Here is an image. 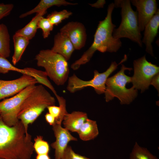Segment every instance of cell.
<instances>
[{
    "mask_svg": "<svg viewBox=\"0 0 159 159\" xmlns=\"http://www.w3.org/2000/svg\"><path fill=\"white\" fill-rule=\"evenodd\" d=\"M32 140L21 121L9 126L0 115V158L31 159L34 150Z\"/></svg>",
    "mask_w": 159,
    "mask_h": 159,
    "instance_id": "obj_1",
    "label": "cell"
},
{
    "mask_svg": "<svg viewBox=\"0 0 159 159\" xmlns=\"http://www.w3.org/2000/svg\"><path fill=\"white\" fill-rule=\"evenodd\" d=\"M114 8L113 3L108 5L106 16L103 20L99 22L92 44L79 59L71 64V68L73 70H77L81 65L88 62L96 51L102 53L115 52L121 47L120 39H115L113 36V31L116 26L112 23V19Z\"/></svg>",
    "mask_w": 159,
    "mask_h": 159,
    "instance_id": "obj_2",
    "label": "cell"
},
{
    "mask_svg": "<svg viewBox=\"0 0 159 159\" xmlns=\"http://www.w3.org/2000/svg\"><path fill=\"white\" fill-rule=\"evenodd\" d=\"M55 102L54 97L44 87L36 85L23 102L17 115L26 132L28 125L32 123L48 107L55 105Z\"/></svg>",
    "mask_w": 159,
    "mask_h": 159,
    "instance_id": "obj_3",
    "label": "cell"
},
{
    "mask_svg": "<svg viewBox=\"0 0 159 159\" xmlns=\"http://www.w3.org/2000/svg\"><path fill=\"white\" fill-rule=\"evenodd\" d=\"M115 7L121 8V22L119 27L114 29L113 36L115 39L126 38L142 47V36L138 24V13L132 9L129 0H116Z\"/></svg>",
    "mask_w": 159,
    "mask_h": 159,
    "instance_id": "obj_4",
    "label": "cell"
},
{
    "mask_svg": "<svg viewBox=\"0 0 159 159\" xmlns=\"http://www.w3.org/2000/svg\"><path fill=\"white\" fill-rule=\"evenodd\" d=\"M35 59L38 67H43L47 77L57 85H64L69 73L67 61L61 55L51 49L40 50Z\"/></svg>",
    "mask_w": 159,
    "mask_h": 159,
    "instance_id": "obj_5",
    "label": "cell"
},
{
    "mask_svg": "<svg viewBox=\"0 0 159 159\" xmlns=\"http://www.w3.org/2000/svg\"><path fill=\"white\" fill-rule=\"evenodd\" d=\"M132 69V68L127 67L122 64L120 70L114 75L107 79L104 92L106 102L116 97L120 100L121 104H129L137 97V89L133 86L129 89L126 87V84L131 82V77L126 75L125 71Z\"/></svg>",
    "mask_w": 159,
    "mask_h": 159,
    "instance_id": "obj_6",
    "label": "cell"
},
{
    "mask_svg": "<svg viewBox=\"0 0 159 159\" xmlns=\"http://www.w3.org/2000/svg\"><path fill=\"white\" fill-rule=\"evenodd\" d=\"M125 61V59H123L118 64L115 61L112 62L107 70L102 73L99 72L97 70H95L93 77L89 80H82L75 74H74L68 78L67 89L70 92L73 93L86 87H91L94 88L97 94L100 95L104 93L107 79L117 69L118 65Z\"/></svg>",
    "mask_w": 159,
    "mask_h": 159,
    "instance_id": "obj_7",
    "label": "cell"
},
{
    "mask_svg": "<svg viewBox=\"0 0 159 159\" xmlns=\"http://www.w3.org/2000/svg\"><path fill=\"white\" fill-rule=\"evenodd\" d=\"M36 86H28L14 96L0 102V115L6 125L11 127L19 121L17 115L21 106Z\"/></svg>",
    "mask_w": 159,
    "mask_h": 159,
    "instance_id": "obj_8",
    "label": "cell"
},
{
    "mask_svg": "<svg viewBox=\"0 0 159 159\" xmlns=\"http://www.w3.org/2000/svg\"><path fill=\"white\" fill-rule=\"evenodd\" d=\"M133 66L134 74L131 82L135 89L143 92L148 88L153 77L159 73V67L148 62L145 56L135 60Z\"/></svg>",
    "mask_w": 159,
    "mask_h": 159,
    "instance_id": "obj_9",
    "label": "cell"
},
{
    "mask_svg": "<svg viewBox=\"0 0 159 159\" xmlns=\"http://www.w3.org/2000/svg\"><path fill=\"white\" fill-rule=\"evenodd\" d=\"M37 83L34 78L26 74H23L19 78L12 80L0 79V101L13 96L26 87Z\"/></svg>",
    "mask_w": 159,
    "mask_h": 159,
    "instance_id": "obj_10",
    "label": "cell"
},
{
    "mask_svg": "<svg viewBox=\"0 0 159 159\" xmlns=\"http://www.w3.org/2000/svg\"><path fill=\"white\" fill-rule=\"evenodd\" d=\"M59 32L69 38L75 49L80 50L85 46L87 34L85 27L82 23L68 22L60 29Z\"/></svg>",
    "mask_w": 159,
    "mask_h": 159,
    "instance_id": "obj_11",
    "label": "cell"
},
{
    "mask_svg": "<svg viewBox=\"0 0 159 159\" xmlns=\"http://www.w3.org/2000/svg\"><path fill=\"white\" fill-rule=\"evenodd\" d=\"M132 4L136 7L138 13V26L140 32L156 13L158 9L155 0H132Z\"/></svg>",
    "mask_w": 159,
    "mask_h": 159,
    "instance_id": "obj_12",
    "label": "cell"
},
{
    "mask_svg": "<svg viewBox=\"0 0 159 159\" xmlns=\"http://www.w3.org/2000/svg\"><path fill=\"white\" fill-rule=\"evenodd\" d=\"M52 126L56 140L51 146L55 150V159H61L68 143L71 141H77V139L69 131L62 127L61 124L54 123Z\"/></svg>",
    "mask_w": 159,
    "mask_h": 159,
    "instance_id": "obj_13",
    "label": "cell"
},
{
    "mask_svg": "<svg viewBox=\"0 0 159 159\" xmlns=\"http://www.w3.org/2000/svg\"><path fill=\"white\" fill-rule=\"evenodd\" d=\"M159 27V11L147 24L144 29L143 38L142 40L146 47L145 51L153 57H154L152 43L158 32Z\"/></svg>",
    "mask_w": 159,
    "mask_h": 159,
    "instance_id": "obj_14",
    "label": "cell"
},
{
    "mask_svg": "<svg viewBox=\"0 0 159 159\" xmlns=\"http://www.w3.org/2000/svg\"><path fill=\"white\" fill-rule=\"evenodd\" d=\"M74 47L69 38L60 32L54 38V45L51 50L62 56L67 61L74 50Z\"/></svg>",
    "mask_w": 159,
    "mask_h": 159,
    "instance_id": "obj_15",
    "label": "cell"
},
{
    "mask_svg": "<svg viewBox=\"0 0 159 159\" xmlns=\"http://www.w3.org/2000/svg\"><path fill=\"white\" fill-rule=\"evenodd\" d=\"M88 118L87 114L79 111L68 113L64 117L63 124L64 127L72 132H77L80 127Z\"/></svg>",
    "mask_w": 159,
    "mask_h": 159,
    "instance_id": "obj_16",
    "label": "cell"
},
{
    "mask_svg": "<svg viewBox=\"0 0 159 159\" xmlns=\"http://www.w3.org/2000/svg\"><path fill=\"white\" fill-rule=\"evenodd\" d=\"M77 133L80 138L83 141H87L94 139L99 134L96 122L88 118Z\"/></svg>",
    "mask_w": 159,
    "mask_h": 159,
    "instance_id": "obj_17",
    "label": "cell"
},
{
    "mask_svg": "<svg viewBox=\"0 0 159 159\" xmlns=\"http://www.w3.org/2000/svg\"><path fill=\"white\" fill-rule=\"evenodd\" d=\"M77 3H72L64 0H41L38 4L32 10L25 13L22 14L19 16V18H22L34 13H38L42 11H47L50 7L57 6L68 5H75Z\"/></svg>",
    "mask_w": 159,
    "mask_h": 159,
    "instance_id": "obj_18",
    "label": "cell"
},
{
    "mask_svg": "<svg viewBox=\"0 0 159 159\" xmlns=\"http://www.w3.org/2000/svg\"><path fill=\"white\" fill-rule=\"evenodd\" d=\"M46 13L47 11H45L37 13L30 22L24 27L17 31L15 34L23 36L29 40L32 39L37 32L39 20Z\"/></svg>",
    "mask_w": 159,
    "mask_h": 159,
    "instance_id": "obj_19",
    "label": "cell"
},
{
    "mask_svg": "<svg viewBox=\"0 0 159 159\" xmlns=\"http://www.w3.org/2000/svg\"><path fill=\"white\" fill-rule=\"evenodd\" d=\"M14 52L12 62L14 66L20 60L29 40L25 37L16 34L13 36Z\"/></svg>",
    "mask_w": 159,
    "mask_h": 159,
    "instance_id": "obj_20",
    "label": "cell"
},
{
    "mask_svg": "<svg viewBox=\"0 0 159 159\" xmlns=\"http://www.w3.org/2000/svg\"><path fill=\"white\" fill-rule=\"evenodd\" d=\"M10 37L8 29L3 24H0V57L5 58L10 55Z\"/></svg>",
    "mask_w": 159,
    "mask_h": 159,
    "instance_id": "obj_21",
    "label": "cell"
},
{
    "mask_svg": "<svg viewBox=\"0 0 159 159\" xmlns=\"http://www.w3.org/2000/svg\"><path fill=\"white\" fill-rule=\"evenodd\" d=\"M130 159H158L146 148L139 146L136 142L130 154Z\"/></svg>",
    "mask_w": 159,
    "mask_h": 159,
    "instance_id": "obj_22",
    "label": "cell"
},
{
    "mask_svg": "<svg viewBox=\"0 0 159 159\" xmlns=\"http://www.w3.org/2000/svg\"><path fill=\"white\" fill-rule=\"evenodd\" d=\"M72 14V12L66 9L59 11H54L48 14L46 18L54 26L57 25L63 20L69 17Z\"/></svg>",
    "mask_w": 159,
    "mask_h": 159,
    "instance_id": "obj_23",
    "label": "cell"
},
{
    "mask_svg": "<svg viewBox=\"0 0 159 159\" xmlns=\"http://www.w3.org/2000/svg\"><path fill=\"white\" fill-rule=\"evenodd\" d=\"M34 141L33 148L37 155L48 154L49 146L48 142L43 140L42 136H37Z\"/></svg>",
    "mask_w": 159,
    "mask_h": 159,
    "instance_id": "obj_24",
    "label": "cell"
},
{
    "mask_svg": "<svg viewBox=\"0 0 159 159\" xmlns=\"http://www.w3.org/2000/svg\"><path fill=\"white\" fill-rule=\"evenodd\" d=\"M54 26L47 18L43 16L40 19L37 24V28L42 29L43 36L44 39L49 37L50 32L53 29Z\"/></svg>",
    "mask_w": 159,
    "mask_h": 159,
    "instance_id": "obj_25",
    "label": "cell"
},
{
    "mask_svg": "<svg viewBox=\"0 0 159 159\" xmlns=\"http://www.w3.org/2000/svg\"><path fill=\"white\" fill-rule=\"evenodd\" d=\"M61 159H90L85 156L75 153L71 146L66 148Z\"/></svg>",
    "mask_w": 159,
    "mask_h": 159,
    "instance_id": "obj_26",
    "label": "cell"
},
{
    "mask_svg": "<svg viewBox=\"0 0 159 159\" xmlns=\"http://www.w3.org/2000/svg\"><path fill=\"white\" fill-rule=\"evenodd\" d=\"M13 66L6 58L0 57V73H8L11 71Z\"/></svg>",
    "mask_w": 159,
    "mask_h": 159,
    "instance_id": "obj_27",
    "label": "cell"
},
{
    "mask_svg": "<svg viewBox=\"0 0 159 159\" xmlns=\"http://www.w3.org/2000/svg\"><path fill=\"white\" fill-rule=\"evenodd\" d=\"M13 8L14 5L12 4L0 3V20L8 16Z\"/></svg>",
    "mask_w": 159,
    "mask_h": 159,
    "instance_id": "obj_28",
    "label": "cell"
},
{
    "mask_svg": "<svg viewBox=\"0 0 159 159\" xmlns=\"http://www.w3.org/2000/svg\"><path fill=\"white\" fill-rule=\"evenodd\" d=\"M159 74L158 73L153 77L150 83V85H153L158 92L159 91Z\"/></svg>",
    "mask_w": 159,
    "mask_h": 159,
    "instance_id": "obj_29",
    "label": "cell"
},
{
    "mask_svg": "<svg viewBox=\"0 0 159 159\" xmlns=\"http://www.w3.org/2000/svg\"><path fill=\"white\" fill-rule=\"evenodd\" d=\"M106 3L105 0H98L93 4H89L92 7L97 8H103Z\"/></svg>",
    "mask_w": 159,
    "mask_h": 159,
    "instance_id": "obj_30",
    "label": "cell"
},
{
    "mask_svg": "<svg viewBox=\"0 0 159 159\" xmlns=\"http://www.w3.org/2000/svg\"><path fill=\"white\" fill-rule=\"evenodd\" d=\"M45 117L46 121L50 125H52L54 123L55 118L49 112L46 113Z\"/></svg>",
    "mask_w": 159,
    "mask_h": 159,
    "instance_id": "obj_31",
    "label": "cell"
},
{
    "mask_svg": "<svg viewBox=\"0 0 159 159\" xmlns=\"http://www.w3.org/2000/svg\"><path fill=\"white\" fill-rule=\"evenodd\" d=\"M36 159H51L48 154L37 155Z\"/></svg>",
    "mask_w": 159,
    "mask_h": 159,
    "instance_id": "obj_32",
    "label": "cell"
},
{
    "mask_svg": "<svg viewBox=\"0 0 159 159\" xmlns=\"http://www.w3.org/2000/svg\"><path fill=\"white\" fill-rule=\"evenodd\" d=\"M0 159H1V158H0Z\"/></svg>",
    "mask_w": 159,
    "mask_h": 159,
    "instance_id": "obj_33",
    "label": "cell"
}]
</instances>
